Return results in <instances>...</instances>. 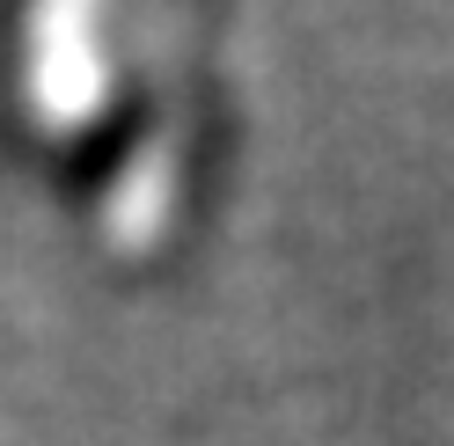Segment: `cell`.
I'll return each instance as SVG.
<instances>
[{"label": "cell", "mask_w": 454, "mask_h": 446, "mask_svg": "<svg viewBox=\"0 0 454 446\" xmlns=\"http://www.w3.org/2000/svg\"><path fill=\"white\" fill-rule=\"evenodd\" d=\"M0 118L59 183H81L110 257L176 242L198 183V44L176 0H8Z\"/></svg>", "instance_id": "1"}]
</instances>
